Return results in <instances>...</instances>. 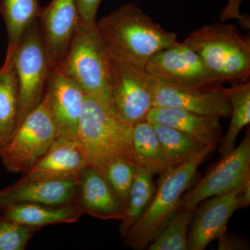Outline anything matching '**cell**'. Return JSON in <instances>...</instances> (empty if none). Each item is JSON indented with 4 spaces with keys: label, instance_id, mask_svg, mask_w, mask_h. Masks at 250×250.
I'll return each instance as SVG.
<instances>
[{
    "label": "cell",
    "instance_id": "52a82bcc",
    "mask_svg": "<svg viewBox=\"0 0 250 250\" xmlns=\"http://www.w3.org/2000/svg\"><path fill=\"white\" fill-rule=\"evenodd\" d=\"M57 137V126L45 93L41 103L0 148V157L9 172L26 173L48 151Z\"/></svg>",
    "mask_w": 250,
    "mask_h": 250
},
{
    "label": "cell",
    "instance_id": "e0dca14e",
    "mask_svg": "<svg viewBox=\"0 0 250 250\" xmlns=\"http://www.w3.org/2000/svg\"><path fill=\"white\" fill-rule=\"evenodd\" d=\"M83 214L101 220H121L124 208L104 177L89 165L77 177L76 200Z\"/></svg>",
    "mask_w": 250,
    "mask_h": 250
},
{
    "label": "cell",
    "instance_id": "ba28073f",
    "mask_svg": "<svg viewBox=\"0 0 250 250\" xmlns=\"http://www.w3.org/2000/svg\"><path fill=\"white\" fill-rule=\"evenodd\" d=\"M13 62L18 86L16 129L41 103L51 68L38 19L23 35Z\"/></svg>",
    "mask_w": 250,
    "mask_h": 250
},
{
    "label": "cell",
    "instance_id": "277c9868",
    "mask_svg": "<svg viewBox=\"0 0 250 250\" xmlns=\"http://www.w3.org/2000/svg\"><path fill=\"white\" fill-rule=\"evenodd\" d=\"M218 143H210L182 165L171 167L162 174L149 208L123 237L125 246L136 250L147 249L179 209L182 197L197 169Z\"/></svg>",
    "mask_w": 250,
    "mask_h": 250
},
{
    "label": "cell",
    "instance_id": "9a60e30c",
    "mask_svg": "<svg viewBox=\"0 0 250 250\" xmlns=\"http://www.w3.org/2000/svg\"><path fill=\"white\" fill-rule=\"evenodd\" d=\"M77 179L27 181L20 179L0 190V213L22 204L65 205L76 204Z\"/></svg>",
    "mask_w": 250,
    "mask_h": 250
},
{
    "label": "cell",
    "instance_id": "ac0fdd59",
    "mask_svg": "<svg viewBox=\"0 0 250 250\" xmlns=\"http://www.w3.org/2000/svg\"><path fill=\"white\" fill-rule=\"evenodd\" d=\"M220 118L202 116L179 108L153 107L147 121L174 128L195 138L207 146L218 142L221 135Z\"/></svg>",
    "mask_w": 250,
    "mask_h": 250
},
{
    "label": "cell",
    "instance_id": "cb8c5ba5",
    "mask_svg": "<svg viewBox=\"0 0 250 250\" xmlns=\"http://www.w3.org/2000/svg\"><path fill=\"white\" fill-rule=\"evenodd\" d=\"M231 105V122L228 134L220 148L221 158L231 152L235 147L238 134L250 123V83L233 84L228 88H223Z\"/></svg>",
    "mask_w": 250,
    "mask_h": 250
},
{
    "label": "cell",
    "instance_id": "603a6c76",
    "mask_svg": "<svg viewBox=\"0 0 250 250\" xmlns=\"http://www.w3.org/2000/svg\"><path fill=\"white\" fill-rule=\"evenodd\" d=\"M156 192L153 175L149 171L135 166L134 180L124 208V218L119 231L122 237L137 223L152 203Z\"/></svg>",
    "mask_w": 250,
    "mask_h": 250
},
{
    "label": "cell",
    "instance_id": "6da1fadb",
    "mask_svg": "<svg viewBox=\"0 0 250 250\" xmlns=\"http://www.w3.org/2000/svg\"><path fill=\"white\" fill-rule=\"evenodd\" d=\"M96 24L109 50L144 70L156 54L179 42L174 33L166 30L131 2L100 18Z\"/></svg>",
    "mask_w": 250,
    "mask_h": 250
},
{
    "label": "cell",
    "instance_id": "d4e9b609",
    "mask_svg": "<svg viewBox=\"0 0 250 250\" xmlns=\"http://www.w3.org/2000/svg\"><path fill=\"white\" fill-rule=\"evenodd\" d=\"M152 124L162 146L169 169L182 165L206 147L195 138L179 130L165 125Z\"/></svg>",
    "mask_w": 250,
    "mask_h": 250
},
{
    "label": "cell",
    "instance_id": "4fadbf2b",
    "mask_svg": "<svg viewBox=\"0 0 250 250\" xmlns=\"http://www.w3.org/2000/svg\"><path fill=\"white\" fill-rule=\"evenodd\" d=\"M37 19L52 67L65 57L80 22L76 0H52Z\"/></svg>",
    "mask_w": 250,
    "mask_h": 250
},
{
    "label": "cell",
    "instance_id": "484cf974",
    "mask_svg": "<svg viewBox=\"0 0 250 250\" xmlns=\"http://www.w3.org/2000/svg\"><path fill=\"white\" fill-rule=\"evenodd\" d=\"M195 210L179 208L147 250H187L188 233Z\"/></svg>",
    "mask_w": 250,
    "mask_h": 250
},
{
    "label": "cell",
    "instance_id": "f546056e",
    "mask_svg": "<svg viewBox=\"0 0 250 250\" xmlns=\"http://www.w3.org/2000/svg\"><path fill=\"white\" fill-rule=\"evenodd\" d=\"M241 208H246L250 203V180L247 182L242 187L239 194Z\"/></svg>",
    "mask_w": 250,
    "mask_h": 250
},
{
    "label": "cell",
    "instance_id": "9c48e42d",
    "mask_svg": "<svg viewBox=\"0 0 250 250\" xmlns=\"http://www.w3.org/2000/svg\"><path fill=\"white\" fill-rule=\"evenodd\" d=\"M146 70L159 83L188 89H204L218 86L200 56L178 42L156 54L146 65Z\"/></svg>",
    "mask_w": 250,
    "mask_h": 250
},
{
    "label": "cell",
    "instance_id": "7a4b0ae2",
    "mask_svg": "<svg viewBox=\"0 0 250 250\" xmlns=\"http://www.w3.org/2000/svg\"><path fill=\"white\" fill-rule=\"evenodd\" d=\"M132 126L117 115L111 100L85 95L77 138L88 165L103 176L106 166L115 158L123 156L134 163Z\"/></svg>",
    "mask_w": 250,
    "mask_h": 250
},
{
    "label": "cell",
    "instance_id": "7c38bea8",
    "mask_svg": "<svg viewBox=\"0 0 250 250\" xmlns=\"http://www.w3.org/2000/svg\"><path fill=\"white\" fill-rule=\"evenodd\" d=\"M47 83L45 94L58 137L78 139L77 130L84 103V92L57 65L51 67Z\"/></svg>",
    "mask_w": 250,
    "mask_h": 250
},
{
    "label": "cell",
    "instance_id": "30bf717a",
    "mask_svg": "<svg viewBox=\"0 0 250 250\" xmlns=\"http://www.w3.org/2000/svg\"><path fill=\"white\" fill-rule=\"evenodd\" d=\"M221 159L193 188L184 194L179 208L196 209L207 199L228 193L250 180L249 130L239 146Z\"/></svg>",
    "mask_w": 250,
    "mask_h": 250
},
{
    "label": "cell",
    "instance_id": "5bb4252c",
    "mask_svg": "<svg viewBox=\"0 0 250 250\" xmlns=\"http://www.w3.org/2000/svg\"><path fill=\"white\" fill-rule=\"evenodd\" d=\"M154 107L179 108L219 118H228L231 115V105L220 85L204 89H188L159 82Z\"/></svg>",
    "mask_w": 250,
    "mask_h": 250
},
{
    "label": "cell",
    "instance_id": "44dd1931",
    "mask_svg": "<svg viewBox=\"0 0 250 250\" xmlns=\"http://www.w3.org/2000/svg\"><path fill=\"white\" fill-rule=\"evenodd\" d=\"M39 10V0H0V13L8 34L6 59L12 58L24 33L37 19Z\"/></svg>",
    "mask_w": 250,
    "mask_h": 250
},
{
    "label": "cell",
    "instance_id": "ffe728a7",
    "mask_svg": "<svg viewBox=\"0 0 250 250\" xmlns=\"http://www.w3.org/2000/svg\"><path fill=\"white\" fill-rule=\"evenodd\" d=\"M131 142L135 165L149 171L153 176L168 170V164L150 122L143 121L132 126Z\"/></svg>",
    "mask_w": 250,
    "mask_h": 250
},
{
    "label": "cell",
    "instance_id": "d6986e66",
    "mask_svg": "<svg viewBox=\"0 0 250 250\" xmlns=\"http://www.w3.org/2000/svg\"><path fill=\"white\" fill-rule=\"evenodd\" d=\"M0 218L41 229L59 223H75L83 214L77 204L45 205L22 204L11 206L1 212Z\"/></svg>",
    "mask_w": 250,
    "mask_h": 250
},
{
    "label": "cell",
    "instance_id": "4316f807",
    "mask_svg": "<svg viewBox=\"0 0 250 250\" xmlns=\"http://www.w3.org/2000/svg\"><path fill=\"white\" fill-rule=\"evenodd\" d=\"M135 166L134 163L129 159L119 156L110 161L104 172L103 177L109 184L123 208L126 205L134 180Z\"/></svg>",
    "mask_w": 250,
    "mask_h": 250
},
{
    "label": "cell",
    "instance_id": "8fae6325",
    "mask_svg": "<svg viewBox=\"0 0 250 250\" xmlns=\"http://www.w3.org/2000/svg\"><path fill=\"white\" fill-rule=\"evenodd\" d=\"M243 186L228 193L210 197L194 212L188 233L187 250H205L212 241L225 236L229 220L241 208L239 194Z\"/></svg>",
    "mask_w": 250,
    "mask_h": 250
},
{
    "label": "cell",
    "instance_id": "2e32d148",
    "mask_svg": "<svg viewBox=\"0 0 250 250\" xmlns=\"http://www.w3.org/2000/svg\"><path fill=\"white\" fill-rule=\"evenodd\" d=\"M88 165L84 151L78 139L57 137L48 151L21 179H77L82 169Z\"/></svg>",
    "mask_w": 250,
    "mask_h": 250
},
{
    "label": "cell",
    "instance_id": "83f0119b",
    "mask_svg": "<svg viewBox=\"0 0 250 250\" xmlns=\"http://www.w3.org/2000/svg\"><path fill=\"white\" fill-rule=\"evenodd\" d=\"M39 228L0 218V250H24Z\"/></svg>",
    "mask_w": 250,
    "mask_h": 250
},
{
    "label": "cell",
    "instance_id": "3957f363",
    "mask_svg": "<svg viewBox=\"0 0 250 250\" xmlns=\"http://www.w3.org/2000/svg\"><path fill=\"white\" fill-rule=\"evenodd\" d=\"M213 80L233 84L248 82L250 75V40L233 24H207L192 31L185 40Z\"/></svg>",
    "mask_w": 250,
    "mask_h": 250
},
{
    "label": "cell",
    "instance_id": "7402d4cb",
    "mask_svg": "<svg viewBox=\"0 0 250 250\" xmlns=\"http://www.w3.org/2000/svg\"><path fill=\"white\" fill-rule=\"evenodd\" d=\"M18 106L17 77L13 58L0 67V148L11 139L16 127Z\"/></svg>",
    "mask_w": 250,
    "mask_h": 250
},
{
    "label": "cell",
    "instance_id": "8992f818",
    "mask_svg": "<svg viewBox=\"0 0 250 250\" xmlns=\"http://www.w3.org/2000/svg\"><path fill=\"white\" fill-rule=\"evenodd\" d=\"M108 53V90L113 109L122 121L131 126L146 121L154 107L159 82L144 69L135 66L109 49Z\"/></svg>",
    "mask_w": 250,
    "mask_h": 250
},
{
    "label": "cell",
    "instance_id": "f1b7e54d",
    "mask_svg": "<svg viewBox=\"0 0 250 250\" xmlns=\"http://www.w3.org/2000/svg\"><path fill=\"white\" fill-rule=\"evenodd\" d=\"M103 0H76L80 20L85 22H96L97 14Z\"/></svg>",
    "mask_w": 250,
    "mask_h": 250
},
{
    "label": "cell",
    "instance_id": "5b68a950",
    "mask_svg": "<svg viewBox=\"0 0 250 250\" xmlns=\"http://www.w3.org/2000/svg\"><path fill=\"white\" fill-rule=\"evenodd\" d=\"M57 67L85 95L110 99L109 53L96 22L81 21L70 47Z\"/></svg>",
    "mask_w": 250,
    "mask_h": 250
}]
</instances>
